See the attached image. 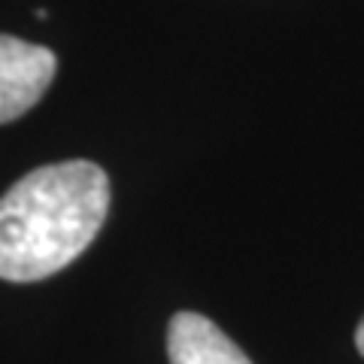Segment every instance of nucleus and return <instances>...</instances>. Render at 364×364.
Masks as SVG:
<instances>
[{
	"mask_svg": "<svg viewBox=\"0 0 364 364\" xmlns=\"http://www.w3.org/2000/svg\"><path fill=\"white\" fill-rule=\"evenodd\" d=\"M109 213V176L95 161L31 170L0 198V279L37 282L95 243Z\"/></svg>",
	"mask_w": 364,
	"mask_h": 364,
	"instance_id": "obj_1",
	"label": "nucleus"
},
{
	"mask_svg": "<svg viewBox=\"0 0 364 364\" xmlns=\"http://www.w3.org/2000/svg\"><path fill=\"white\" fill-rule=\"evenodd\" d=\"M58 58L46 46L0 33V124L21 119L52 85Z\"/></svg>",
	"mask_w": 364,
	"mask_h": 364,
	"instance_id": "obj_2",
	"label": "nucleus"
},
{
	"mask_svg": "<svg viewBox=\"0 0 364 364\" xmlns=\"http://www.w3.org/2000/svg\"><path fill=\"white\" fill-rule=\"evenodd\" d=\"M355 346H358V352L364 355V318H361L358 328H355Z\"/></svg>",
	"mask_w": 364,
	"mask_h": 364,
	"instance_id": "obj_4",
	"label": "nucleus"
},
{
	"mask_svg": "<svg viewBox=\"0 0 364 364\" xmlns=\"http://www.w3.org/2000/svg\"><path fill=\"white\" fill-rule=\"evenodd\" d=\"M170 364H252L246 352L200 313H176L167 328Z\"/></svg>",
	"mask_w": 364,
	"mask_h": 364,
	"instance_id": "obj_3",
	"label": "nucleus"
}]
</instances>
